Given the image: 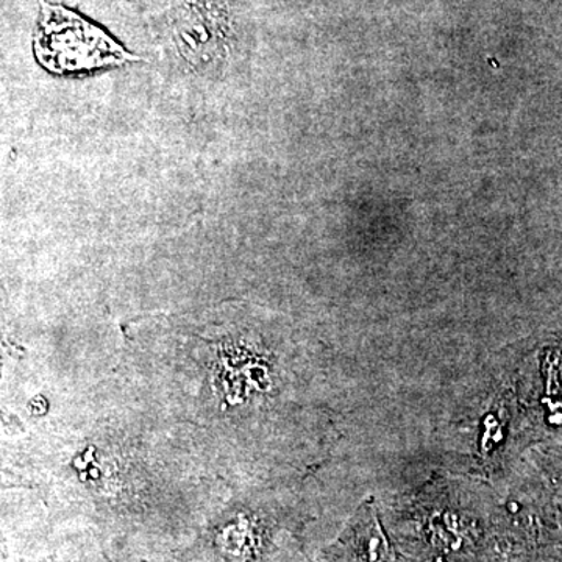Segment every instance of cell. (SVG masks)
Segmentation results:
<instances>
[{
	"mask_svg": "<svg viewBox=\"0 0 562 562\" xmlns=\"http://www.w3.org/2000/svg\"><path fill=\"white\" fill-rule=\"evenodd\" d=\"M40 16L33 35V52L44 69L58 76L92 72L139 61L103 29L76 11L38 0Z\"/></svg>",
	"mask_w": 562,
	"mask_h": 562,
	"instance_id": "obj_1",
	"label": "cell"
},
{
	"mask_svg": "<svg viewBox=\"0 0 562 562\" xmlns=\"http://www.w3.org/2000/svg\"><path fill=\"white\" fill-rule=\"evenodd\" d=\"M317 562H397L372 505H364Z\"/></svg>",
	"mask_w": 562,
	"mask_h": 562,
	"instance_id": "obj_2",
	"label": "cell"
}]
</instances>
